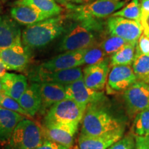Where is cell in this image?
<instances>
[{
    "label": "cell",
    "instance_id": "cell-11",
    "mask_svg": "<svg viewBox=\"0 0 149 149\" xmlns=\"http://www.w3.org/2000/svg\"><path fill=\"white\" fill-rule=\"evenodd\" d=\"M31 60L29 48L23 44L0 49V61L7 70L22 71Z\"/></svg>",
    "mask_w": 149,
    "mask_h": 149
},
{
    "label": "cell",
    "instance_id": "cell-21",
    "mask_svg": "<svg viewBox=\"0 0 149 149\" xmlns=\"http://www.w3.org/2000/svg\"><path fill=\"white\" fill-rule=\"evenodd\" d=\"M26 118L16 112L0 107V142L6 144L17 124Z\"/></svg>",
    "mask_w": 149,
    "mask_h": 149
},
{
    "label": "cell",
    "instance_id": "cell-40",
    "mask_svg": "<svg viewBox=\"0 0 149 149\" xmlns=\"http://www.w3.org/2000/svg\"><path fill=\"white\" fill-rule=\"evenodd\" d=\"M2 93V85H1V80H0V93Z\"/></svg>",
    "mask_w": 149,
    "mask_h": 149
},
{
    "label": "cell",
    "instance_id": "cell-4",
    "mask_svg": "<svg viewBox=\"0 0 149 149\" xmlns=\"http://www.w3.org/2000/svg\"><path fill=\"white\" fill-rule=\"evenodd\" d=\"M44 140L42 124L26 117L16 126L6 149H34Z\"/></svg>",
    "mask_w": 149,
    "mask_h": 149
},
{
    "label": "cell",
    "instance_id": "cell-17",
    "mask_svg": "<svg viewBox=\"0 0 149 149\" xmlns=\"http://www.w3.org/2000/svg\"><path fill=\"white\" fill-rule=\"evenodd\" d=\"M135 81L137 78L130 65L113 66L108 76V84L115 91H125Z\"/></svg>",
    "mask_w": 149,
    "mask_h": 149
},
{
    "label": "cell",
    "instance_id": "cell-38",
    "mask_svg": "<svg viewBox=\"0 0 149 149\" xmlns=\"http://www.w3.org/2000/svg\"><path fill=\"white\" fill-rule=\"evenodd\" d=\"M62 2H68V1H74V2L78 3V0H61Z\"/></svg>",
    "mask_w": 149,
    "mask_h": 149
},
{
    "label": "cell",
    "instance_id": "cell-31",
    "mask_svg": "<svg viewBox=\"0 0 149 149\" xmlns=\"http://www.w3.org/2000/svg\"><path fill=\"white\" fill-rule=\"evenodd\" d=\"M135 143L133 134H128L121 138L108 149H129Z\"/></svg>",
    "mask_w": 149,
    "mask_h": 149
},
{
    "label": "cell",
    "instance_id": "cell-8",
    "mask_svg": "<svg viewBox=\"0 0 149 149\" xmlns=\"http://www.w3.org/2000/svg\"><path fill=\"white\" fill-rule=\"evenodd\" d=\"M108 29L112 36L121 37L123 40L136 45L142 34L140 22L122 17H112L108 20Z\"/></svg>",
    "mask_w": 149,
    "mask_h": 149
},
{
    "label": "cell",
    "instance_id": "cell-45",
    "mask_svg": "<svg viewBox=\"0 0 149 149\" xmlns=\"http://www.w3.org/2000/svg\"><path fill=\"white\" fill-rule=\"evenodd\" d=\"M76 149H79V148H78V147H77V148H76Z\"/></svg>",
    "mask_w": 149,
    "mask_h": 149
},
{
    "label": "cell",
    "instance_id": "cell-27",
    "mask_svg": "<svg viewBox=\"0 0 149 149\" xmlns=\"http://www.w3.org/2000/svg\"><path fill=\"white\" fill-rule=\"evenodd\" d=\"M107 59H108L107 54L104 53L100 44H96L86 49L84 55L83 65L90 66L100 64Z\"/></svg>",
    "mask_w": 149,
    "mask_h": 149
},
{
    "label": "cell",
    "instance_id": "cell-18",
    "mask_svg": "<svg viewBox=\"0 0 149 149\" xmlns=\"http://www.w3.org/2000/svg\"><path fill=\"white\" fill-rule=\"evenodd\" d=\"M40 93L42 107L40 115H44L54 104L67 98L64 85L53 82H41Z\"/></svg>",
    "mask_w": 149,
    "mask_h": 149
},
{
    "label": "cell",
    "instance_id": "cell-43",
    "mask_svg": "<svg viewBox=\"0 0 149 149\" xmlns=\"http://www.w3.org/2000/svg\"><path fill=\"white\" fill-rule=\"evenodd\" d=\"M77 146H73V147H72V148H70V149H76V148H77Z\"/></svg>",
    "mask_w": 149,
    "mask_h": 149
},
{
    "label": "cell",
    "instance_id": "cell-26",
    "mask_svg": "<svg viewBox=\"0 0 149 149\" xmlns=\"http://www.w3.org/2000/svg\"><path fill=\"white\" fill-rule=\"evenodd\" d=\"M133 134L135 136H149V107L137 113L135 117Z\"/></svg>",
    "mask_w": 149,
    "mask_h": 149
},
{
    "label": "cell",
    "instance_id": "cell-44",
    "mask_svg": "<svg viewBox=\"0 0 149 149\" xmlns=\"http://www.w3.org/2000/svg\"><path fill=\"white\" fill-rule=\"evenodd\" d=\"M3 1H9V0H3ZM18 1V0H17Z\"/></svg>",
    "mask_w": 149,
    "mask_h": 149
},
{
    "label": "cell",
    "instance_id": "cell-23",
    "mask_svg": "<svg viewBox=\"0 0 149 149\" xmlns=\"http://www.w3.org/2000/svg\"><path fill=\"white\" fill-rule=\"evenodd\" d=\"M14 4L29 6L51 17L58 15L61 12V8L55 0H18Z\"/></svg>",
    "mask_w": 149,
    "mask_h": 149
},
{
    "label": "cell",
    "instance_id": "cell-24",
    "mask_svg": "<svg viewBox=\"0 0 149 149\" xmlns=\"http://www.w3.org/2000/svg\"><path fill=\"white\" fill-rule=\"evenodd\" d=\"M133 69L137 81L149 84V56L135 50Z\"/></svg>",
    "mask_w": 149,
    "mask_h": 149
},
{
    "label": "cell",
    "instance_id": "cell-42",
    "mask_svg": "<svg viewBox=\"0 0 149 149\" xmlns=\"http://www.w3.org/2000/svg\"><path fill=\"white\" fill-rule=\"evenodd\" d=\"M146 137V140L147 143H148V144L149 146V136H148V137Z\"/></svg>",
    "mask_w": 149,
    "mask_h": 149
},
{
    "label": "cell",
    "instance_id": "cell-46",
    "mask_svg": "<svg viewBox=\"0 0 149 149\" xmlns=\"http://www.w3.org/2000/svg\"><path fill=\"white\" fill-rule=\"evenodd\" d=\"M0 10H1V6H0Z\"/></svg>",
    "mask_w": 149,
    "mask_h": 149
},
{
    "label": "cell",
    "instance_id": "cell-29",
    "mask_svg": "<svg viewBox=\"0 0 149 149\" xmlns=\"http://www.w3.org/2000/svg\"><path fill=\"white\" fill-rule=\"evenodd\" d=\"M128 42L121 37L117 36H112L109 38L105 39L101 44L100 46L104 53L107 54V56L113 55V54L121 49L123 46L128 44Z\"/></svg>",
    "mask_w": 149,
    "mask_h": 149
},
{
    "label": "cell",
    "instance_id": "cell-15",
    "mask_svg": "<svg viewBox=\"0 0 149 149\" xmlns=\"http://www.w3.org/2000/svg\"><path fill=\"white\" fill-rule=\"evenodd\" d=\"M109 72L108 59L100 64L87 66L83 70V79L88 88L94 91H102L105 87Z\"/></svg>",
    "mask_w": 149,
    "mask_h": 149
},
{
    "label": "cell",
    "instance_id": "cell-5",
    "mask_svg": "<svg viewBox=\"0 0 149 149\" xmlns=\"http://www.w3.org/2000/svg\"><path fill=\"white\" fill-rule=\"evenodd\" d=\"M85 110L74 100L66 98L48 110L44 115L43 124H79Z\"/></svg>",
    "mask_w": 149,
    "mask_h": 149
},
{
    "label": "cell",
    "instance_id": "cell-14",
    "mask_svg": "<svg viewBox=\"0 0 149 149\" xmlns=\"http://www.w3.org/2000/svg\"><path fill=\"white\" fill-rule=\"evenodd\" d=\"M124 128L98 136L86 135L80 133L77 139L79 149H108L124 135Z\"/></svg>",
    "mask_w": 149,
    "mask_h": 149
},
{
    "label": "cell",
    "instance_id": "cell-37",
    "mask_svg": "<svg viewBox=\"0 0 149 149\" xmlns=\"http://www.w3.org/2000/svg\"><path fill=\"white\" fill-rule=\"evenodd\" d=\"M6 68L3 66V64L0 61V78H1L2 76L6 72Z\"/></svg>",
    "mask_w": 149,
    "mask_h": 149
},
{
    "label": "cell",
    "instance_id": "cell-1",
    "mask_svg": "<svg viewBox=\"0 0 149 149\" xmlns=\"http://www.w3.org/2000/svg\"><path fill=\"white\" fill-rule=\"evenodd\" d=\"M65 31L64 19L53 17L33 25L22 31V42L31 49L45 47Z\"/></svg>",
    "mask_w": 149,
    "mask_h": 149
},
{
    "label": "cell",
    "instance_id": "cell-28",
    "mask_svg": "<svg viewBox=\"0 0 149 149\" xmlns=\"http://www.w3.org/2000/svg\"><path fill=\"white\" fill-rule=\"evenodd\" d=\"M141 15V8L139 0H132L124 8L115 13L113 15V17H122L128 19L140 22Z\"/></svg>",
    "mask_w": 149,
    "mask_h": 149
},
{
    "label": "cell",
    "instance_id": "cell-2",
    "mask_svg": "<svg viewBox=\"0 0 149 149\" xmlns=\"http://www.w3.org/2000/svg\"><path fill=\"white\" fill-rule=\"evenodd\" d=\"M102 103L87 106L81 122V134L98 136L124 128L120 121L107 111L102 105Z\"/></svg>",
    "mask_w": 149,
    "mask_h": 149
},
{
    "label": "cell",
    "instance_id": "cell-3",
    "mask_svg": "<svg viewBox=\"0 0 149 149\" xmlns=\"http://www.w3.org/2000/svg\"><path fill=\"white\" fill-rule=\"evenodd\" d=\"M72 24L66 30L58 45L59 51H74L96 45L94 31L99 27L93 19H80Z\"/></svg>",
    "mask_w": 149,
    "mask_h": 149
},
{
    "label": "cell",
    "instance_id": "cell-19",
    "mask_svg": "<svg viewBox=\"0 0 149 149\" xmlns=\"http://www.w3.org/2000/svg\"><path fill=\"white\" fill-rule=\"evenodd\" d=\"M18 102L31 117L40 113L42 107L40 84L33 81L29 84Z\"/></svg>",
    "mask_w": 149,
    "mask_h": 149
},
{
    "label": "cell",
    "instance_id": "cell-9",
    "mask_svg": "<svg viewBox=\"0 0 149 149\" xmlns=\"http://www.w3.org/2000/svg\"><path fill=\"white\" fill-rule=\"evenodd\" d=\"M64 87L67 98L74 100L84 109H86L87 106L91 104L105 102L106 97L104 93L88 88L85 84L83 78Z\"/></svg>",
    "mask_w": 149,
    "mask_h": 149
},
{
    "label": "cell",
    "instance_id": "cell-30",
    "mask_svg": "<svg viewBox=\"0 0 149 149\" xmlns=\"http://www.w3.org/2000/svg\"><path fill=\"white\" fill-rule=\"evenodd\" d=\"M0 107L3 109L12 111L16 113H19L28 118H31L28 115V113L24 111L23 108L20 106L18 101L14 100V99L6 95L3 93H0Z\"/></svg>",
    "mask_w": 149,
    "mask_h": 149
},
{
    "label": "cell",
    "instance_id": "cell-12",
    "mask_svg": "<svg viewBox=\"0 0 149 149\" xmlns=\"http://www.w3.org/2000/svg\"><path fill=\"white\" fill-rule=\"evenodd\" d=\"M87 48L74 51H66L55 56L39 66L37 69L48 72L75 68L83 65L84 55Z\"/></svg>",
    "mask_w": 149,
    "mask_h": 149
},
{
    "label": "cell",
    "instance_id": "cell-41",
    "mask_svg": "<svg viewBox=\"0 0 149 149\" xmlns=\"http://www.w3.org/2000/svg\"><path fill=\"white\" fill-rule=\"evenodd\" d=\"M129 149H136V147H135V143L133 145V146H132L131 147H130V148Z\"/></svg>",
    "mask_w": 149,
    "mask_h": 149
},
{
    "label": "cell",
    "instance_id": "cell-16",
    "mask_svg": "<svg viewBox=\"0 0 149 149\" xmlns=\"http://www.w3.org/2000/svg\"><path fill=\"white\" fill-rule=\"evenodd\" d=\"M22 35L17 22L7 15L0 16V49L22 44Z\"/></svg>",
    "mask_w": 149,
    "mask_h": 149
},
{
    "label": "cell",
    "instance_id": "cell-6",
    "mask_svg": "<svg viewBox=\"0 0 149 149\" xmlns=\"http://www.w3.org/2000/svg\"><path fill=\"white\" fill-rule=\"evenodd\" d=\"M125 2L120 0H95L84 6H70L77 19H80L104 18L111 15L124 5Z\"/></svg>",
    "mask_w": 149,
    "mask_h": 149
},
{
    "label": "cell",
    "instance_id": "cell-13",
    "mask_svg": "<svg viewBox=\"0 0 149 149\" xmlns=\"http://www.w3.org/2000/svg\"><path fill=\"white\" fill-rule=\"evenodd\" d=\"M81 78H83V70L79 66L54 72L37 69L33 80L34 82H53L66 86Z\"/></svg>",
    "mask_w": 149,
    "mask_h": 149
},
{
    "label": "cell",
    "instance_id": "cell-7",
    "mask_svg": "<svg viewBox=\"0 0 149 149\" xmlns=\"http://www.w3.org/2000/svg\"><path fill=\"white\" fill-rule=\"evenodd\" d=\"M124 100L130 117L149 107V84L137 81L126 89Z\"/></svg>",
    "mask_w": 149,
    "mask_h": 149
},
{
    "label": "cell",
    "instance_id": "cell-32",
    "mask_svg": "<svg viewBox=\"0 0 149 149\" xmlns=\"http://www.w3.org/2000/svg\"><path fill=\"white\" fill-rule=\"evenodd\" d=\"M135 50L145 55L149 56V38L144 33L141 35L137 40Z\"/></svg>",
    "mask_w": 149,
    "mask_h": 149
},
{
    "label": "cell",
    "instance_id": "cell-20",
    "mask_svg": "<svg viewBox=\"0 0 149 149\" xmlns=\"http://www.w3.org/2000/svg\"><path fill=\"white\" fill-rule=\"evenodd\" d=\"M0 80L2 85V93L17 101L29 86L27 78L21 74L6 72Z\"/></svg>",
    "mask_w": 149,
    "mask_h": 149
},
{
    "label": "cell",
    "instance_id": "cell-36",
    "mask_svg": "<svg viewBox=\"0 0 149 149\" xmlns=\"http://www.w3.org/2000/svg\"><path fill=\"white\" fill-rule=\"evenodd\" d=\"M141 12L149 13V0H141Z\"/></svg>",
    "mask_w": 149,
    "mask_h": 149
},
{
    "label": "cell",
    "instance_id": "cell-33",
    "mask_svg": "<svg viewBox=\"0 0 149 149\" xmlns=\"http://www.w3.org/2000/svg\"><path fill=\"white\" fill-rule=\"evenodd\" d=\"M73 147V146H72ZM34 149H70L53 141L45 139L44 142Z\"/></svg>",
    "mask_w": 149,
    "mask_h": 149
},
{
    "label": "cell",
    "instance_id": "cell-25",
    "mask_svg": "<svg viewBox=\"0 0 149 149\" xmlns=\"http://www.w3.org/2000/svg\"><path fill=\"white\" fill-rule=\"evenodd\" d=\"M136 45L128 43L121 49L111 55V64L112 66H125L131 65L133 62L135 54Z\"/></svg>",
    "mask_w": 149,
    "mask_h": 149
},
{
    "label": "cell",
    "instance_id": "cell-22",
    "mask_svg": "<svg viewBox=\"0 0 149 149\" xmlns=\"http://www.w3.org/2000/svg\"><path fill=\"white\" fill-rule=\"evenodd\" d=\"M10 15L17 23L27 26L51 17L34 8L24 5H17L11 8Z\"/></svg>",
    "mask_w": 149,
    "mask_h": 149
},
{
    "label": "cell",
    "instance_id": "cell-10",
    "mask_svg": "<svg viewBox=\"0 0 149 149\" xmlns=\"http://www.w3.org/2000/svg\"><path fill=\"white\" fill-rule=\"evenodd\" d=\"M79 124H42L44 138L67 148L73 146L74 139Z\"/></svg>",
    "mask_w": 149,
    "mask_h": 149
},
{
    "label": "cell",
    "instance_id": "cell-39",
    "mask_svg": "<svg viewBox=\"0 0 149 149\" xmlns=\"http://www.w3.org/2000/svg\"><path fill=\"white\" fill-rule=\"evenodd\" d=\"M90 0H78V3H81V2H88Z\"/></svg>",
    "mask_w": 149,
    "mask_h": 149
},
{
    "label": "cell",
    "instance_id": "cell-35",
    "mask_svg": "<svg viewBox=\"0 0 149 149\" xmlns=\"http://www.w3.org/2000/svg\"><path fill=\"white\" fill-rule=\"evenodd\" d=\"M136 149H149V146L146 140V137L142 136H135Z\"/></svg>",
    "mask_w": 149,
    "mask_h": 149
},
{
    "label": "cell",
    "instance_id": "cell-34",
    "mask_svg": "<svg viewBox=\"0 0 149 149\" xmlns=\"http://www.w3.org/2000/svg\"><path fill=\"white\" fill-rule=\"evenodd\" d=\"M140 24L144 34L149 38V13L141 12Z\"/></svg>",
    "mask_w": 149,
    "mask_h": 149
}]
</instances>
